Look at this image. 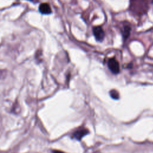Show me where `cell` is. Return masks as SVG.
<instances>
[{"mask_svg":"<svg viewBox=\"0 0 153 153\" xmlns=\"http://www.w3.org/2000/svg\"><path fill=\"white\" fill-rule=\"evenodd\" d=\"M88 133V130L84 127H80L78 128L74 133L72 134L73 137L77 139V140H81V138L86 135Z\"/></svg>","mask_w":153,"mask_h":153,"instance_id":"3957f363","label":"cell"},{"mask_svg":"<svg viewBox=\"0 0 153 153\" xmlns=\"http://www.w3.org/2000/svg\"><path fill=\"white\" fill-rule=\"evenodd\" d=\"M130 30H131V27L129 24L127 23L123 25V29L121 30V33H122L124 39H127L129 36L130 33Z\"/></svg>","mask_w":153,"mask_h":153,"instance_id":"5b68a950","label":"cell"},{"mask_svg":"<svg viewBox=\"0 0 153 153\" xmlns=\"http://www.w3.org/2000/svg\"><path fill=\"white\" fill-rule=\"evenodd\" d=\"M39 10L41 13L44 14H48L51 13L50 6L47 3H42L39 7Z\"/></svg>","mask_w":153,"mask_h":153,"instance_id":"277c9868","label":"cell"},{"mask_svg":"<svg viewBox=\"0 0 153 153\" xmlns=\"http://www.w3.org/2000/svg\"><path fill=\"white\" fill-rule=\"evenodd\" d=\"M110 96H111V97H112L114 99H119V93L118 92L115 90H112L110 91L109 92Z\"/></svg>","mask_w":153,"mask_h":153,"instance_id":"8992f818","label":"cell"},{"mask_svg":"<svg viewBox=\"0 0 153 153\" xmlns=\"http://www.w3.org/2000/svg\"><path fill=\"white\" fill-rule=\"evenodd\" d=\"M53 153H65V152H63L60 151H57V150H55V151H53Z\"/></svg>","mask_w":153,"mask_h":153,"instance_id":"52a82bcc","label":"cell"},{"mask_svg":"<svg viewBox=\"0 0 153 153\" xmlns=\"http://www.w3.org/2000/svg\"><path fill=\"white\" fill-rule=\"evenodd\" d=\"M108 66L113 74H117L120 72V65L115 58L112 57L109 59L108 61Z\"/></svg>","mask_w":153,"mask_h":153,"instance_id":"6da1fadb","label":"cell"},{"mask_svg":"<svg viewBox=\"0 0 153 153\" xmlns=\"http://www.w3.org/2000/svg\"><path fill=\"white\" fill-rule=\"evenodd\" d=\"M93 33L97 41H102L105 37V32L101 26H94L93 27Z\"/></svg>","mask_w":153,"mask_h":153,"instance_id":"7a4b0ae2","label":"cell"}]
</instances>
